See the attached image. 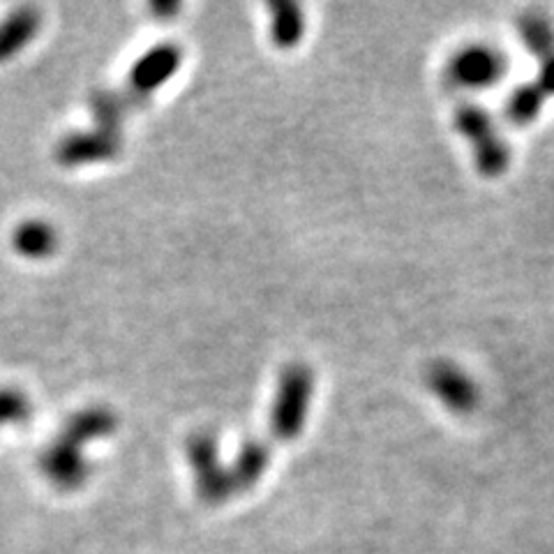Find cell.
<instances>
[{
  "mask_svg": "<svg viewBox=\"0 0 554 554\" xmlns=\"http://www.w3.org/2000/svg\"><path fill=\"white\" fill-rule=\"evenodd\" d=\"M116 425V414L104 407L79 411L77 416H72L67 421L65 430L58 434V439L51 441V446L42 453V474L49 478L51 485H56L63 492L84 488L88 476H91V467L86 464L81 448H84L86 441L114 434Z\"/></svg>",
  "mask_w": 554,
  "mask_h": 554,
  "instance_id": "obj_1",
  "label": "cell"
},
{
  "mask_svg": "<svg viewBox=\"0 0 554 554\" xmlns=\"http://www.w3.org/2000/svg\"><path fill=\"white\" fill-rule=\"evenodd\" d=\"M314 395V372L305 363H289L277 379V391L266 437L275 446L294 441L305 428Z\"/></svg>",
  "mask_w": 554,
  "mask_h": 554,
  "instance_id": "obj_2",
  "label": "cell"
},
{
  "mask_svg": "<svg viewBox=\"0 0 554 554\" xmlns=\"http://www.w3.org/2000/svg\"><path fill=\"white\" fill-rule=\"evenodd\" d=\"M455 125L464 139L471 144L476 157V167L485 178H499L506 174L511 151L506 139L501 137L499 127L481 104L462 100L455 104Z\"/></svg>",
  "mask_w": 554,
  "mask_h": 554,
  "instance_id": "obj_3",
  "label": "cell"
},
{
  "mask_svg": "<svg viewBox=\"0 0 554 554\" xmlns=\"http://www.w3.org/2000/svg\"><path fill=\"white\" fill-rule=\"evenodd\" d=\"M187 458H190L194 471V488L199 499L208 506H220L229 501L231 483L229 471L217 453V441L211 432H197L187 439Z\"/></svg>",
  "mask_w": 554,
  "mask_h": 554,
  "instance_id": "obj_4",
  "label": "cell"
},
{
  "mask_svg": "<svg viewBox=\"0 0 554 554\" xmlns=\"http://www.w3.org/2000/svg\"><path fill=\"white\" fill-rule=\"evenodd\" d=\"M506 56L488 44L460 49L446 65V81L462 91H483L497 86L506 74Z\"/></svg>",
  "mask_w": 554,
  "mask_h": 554,
  "instance_id": "obj_5",
  "label": "cell"
},
{
  "mask_svg": "<svg viewBox=\"0 0 554 554\" xmlns=\"http://www.w3.org/2000/svg\"><path fill=\"white\" fill-rule=\"evenodd\" d=\"M181 61H183V54L176 44H160V47H155L151 54L141 58V61L134 65L125 91V95L130 97L132 107L146 104L155 88H160L164 81L171 79V74L178 70Z\"/></svg>",
  "mask_w": 554,
  "mask_h": 554,
  "instance_id": "obj_6",
  "label": "cell"
},
{
  "mask_svg": "<svg viewBox=\"0 0 554 554\" xmlns=\"http://www.w3.org/2000/svg\"><path fill=\"white\" fill-rule=\"evenodd\" d=\"M428 386L439 402L453 414H471L478 407V400H481L474 379L451 361H437L430 365Z\"/></svg>",
  "mask_w": 554,
  "mask_h": 554,
  "instance_id": "obj_7",
  "label": "cell"
},
{
  "mask_svg": "<svg viewBox=\"0 0 554 554\" xmlns=\"http://www.w3.org/2000/svg\"><path fill=\"white\" fill-rule=\"evenodd\" d=\"M273 448L275 444L268 437L264 439L252 437L243 441L241 451L236 453L231 467H227L229 483L234 494H243V492H250L252 488H257L259 481L266 474L268 464H271Z\"/></svg>",
  "mask_w": 554,
  "mask_h": 554,
  "instance_id": "obj_8",
  "label": "cell"
},
{
  "mask_svg": "<svg viewBox=\"0 0 554 554\" xmlns=\"http://www.w3.org/2000/svg\"><path fill=\"white\" fill-rule=\"evenodd\" d=\"M123 141L118 137H109L100 130L86 134H70L58 146V162L65 167H79L86 162H104L114 160L121 153Z\"/></svg>",
  "mask_w": 554,
  "mask_h": 554,
  "instance_id": "obj_9",
  "label": "cell"
},
{
  "mask_svg": "<svg viewBox=\"0 0 554 554\" xmlns=\"http://www.w3.org/2000/svg\"><path fill=\"white\" fill-rule=\"evenodd\" d=\"M40 26V12H35L33 7H21V10L12 12L0 24V63L10 61L14 54H19L33 40V35L40 31Z\"/></svg>",
  "mask_w": 554,
  "mask_h": 554,
  "instance_id": "obj_10",
  "label": "cell"
},
{
  "mask_svg": "<svg viewBox=\"0 0 554 554\" xmlns=\"http://www.w3.org/2000/svg\"><path fill=\"white\" fill-rule=\"evenodd\" d=\"M271 37L277 49H294L305 33V17L301 5L296 3H271Z\"/></svg>",
  "mask_w": 554,
  "mask_h": 554,
  "instance_id": "obj_11",
  "label": "cell"
},
{
  "mask_svg": "<svg viewBox=\"0 0 554 554\" xmlns=\"http://www.w3.org/2000/svg\"><path fill=\"white\" fill-rule=\"evenodd\" d=\"M12 245L21 257L44 259L56 250L58 236L56 229L44 220H28L14 231Z\"/></svg>",
  "mask_w": 554,
  "mask_h": 554,
  "instance_id": "obj_12",
  "label": "cell"
},
{
  "mask_svg": "<svg viewBox=\"0 0 554 554\" xmlns=\"http://www.w3.org/2000/svg\"><path fill=\"white\" fill-rule=\"evenodd\" d=\"M545 104V93L538 88L534 81L531 84H522L508 95L506 100V121L515 127H524L534 123L541 116V109Z\"/></svg>",
  "mask_w": 554,
  "mask_h": 554,
  "instance_id": "obj_13",
  "label": "cell"
},
{
  "mask_svg": "<svg viewBox=\"0 0 554 554\" xmlns=\"http://www.w3.org/2000/svg\"><path fill=\"white\" fill-rule=\"evenodd\" d=\"M518 28L522 33V40L527 49L534 54V58H541L554 54V26L552 21L541 12H527L522 14L518 21Z\"/></svg>",
  "mask_w": 554,
  "mask_h": 554,
  "instance_id": "obj_14",
  "label": "cell"
},
{
  "mask_svg": "<svg viewBox=\"0 0 554 554\" xmlns=\"http://www.w3.org/2000/svg\"><path fill=\"white\" fill-rule=\"evenodd\" d=\"M31 416V404L26 395L14 388H0V425L24 423Z\"/></svg>",
  "mask_w": 554,
  "mask_h": 554,
  "instance_id": "obj_15",
  "label": "cell"
},
{
  "mask_svg": "<svg viewBox=\"0 0 554 554\" xmlns=\"http://www.w3.org/2000/svg\"><path fill=\"white\" fill-rule=\"evenodd\" d=\"M538 65H541V72H538V81H534V84L541 88L545 97L554 95V54L541 58Z\"/></svg>",
  "mask_w": 554,
  "mask_h": 554,
  "instance_id": "obj_16",
  "label": "cell"
}]
</instances>
